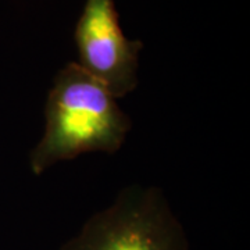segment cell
Returning a JSON list of instances; mask_svg holds the SVG:
<instances>
[{"label": "cell", "instance_id": "1", "mask_svg": "<svg viewBox=\"0 0 250 250\" xmlns=\"http://www.w3.org/2000/svg\"><path fill=\"white\" fill-rule=\"evenodd\" d=\"M132 128L117 99L78 62L54 77L45 106V132L29 154L32 174L83 153H116Z\"/></svg>", "mask_w": 250, "mask_h": 250}, {"label": "cell", "instance_id": "3", "mask_svg": "<svg viewBox=\"0 0 250 250\" xmlns=\"http://www.w3.org/2000/svg\"><path fill=\"white\" fill-rule=\"evenodd\" d=\"M81 65L116 99L138 86L139 52L143 43L125 38L114 0H86L75 27Z\"/></svg>", "mask_w": 250, "mask_h": 250}, {"label": "cell", "instance_id": "2", "mask_svg": "<svg viewBox=\"0 0 250 250\" xmlns=\"http://www.w3.org/2000/svg\"><path fill=\"white\" fill-rule=\"evenodd\" d=\"M59 250H189V243L160 189L134 185Z\"/></svg>", "mask_w": 250, "mask_h": 250}]
</instances>
